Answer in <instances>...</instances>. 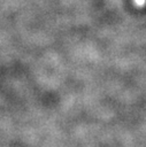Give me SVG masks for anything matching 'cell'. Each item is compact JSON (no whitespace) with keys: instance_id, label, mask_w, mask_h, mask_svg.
<instances>
[{"instance_id":"1","label":"cell","mask_w":146,"mask_h":147,"mask_svg":"<svg viewBox=\"0 0 146 147\" xmlns=\"http://www.w3.org/2000/svg\"><path fill=\"white\" fill-rule=\"evenodd\" d=\"M133 3L136 7H139V8H143L146 6V0H133Z\"/></svg>"}]
</instances>
